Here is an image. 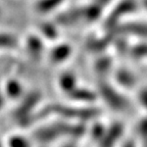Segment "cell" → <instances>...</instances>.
Segmentation results:
<instances>
[{
	"label": "cell",
	"mask_w": 147,
	"mask_h": 147,
	"mask_svg": "<svg viewBox=\"0 0 147 147\" xmlns=\"http://www.w3.org/2000/svg\"><path fill=\"white\" fill-rule=\"evenodd\" d=\"M136 100H137L138 105L144 111V115H147V86L137 88Z\"/></svg>",
	"instance_id": "20"
},
{
	"label": "cell",
	"mask_w": 147,
	"mask_h": 147,
	"mask_svg": "<svg viewBox=\"0 0 147 147\" xmlns=\"http://www.w3.org/2000/svg\"><path fill=\"white\" fill-rule=\"evenodd\" d=\"M2 18V12H1V9H0V18Z\"/></svg>",
	"instance_id": "25"
},
{
	"label": "cell",
	"mask_w": 147,
	"mask_h": 147,
	"mask_svg": "<svg viewBox=\"0 0 147 147\" xmlns=\"http://www.w3.org/2000/svg\"><path fill=\"white\" fill-rule=\"evenodd\" d=\"M0 147H4V144H3L2 140H0Z\"/></svg>",
	"instance_id": "24"
},
{
	"label": "cell",
	"mask_w": 147,
	"mask_h": 147,
	"mask_svg": "<svg viewBox=\"0 0 147 147\" xmlns=\"http://www.w3.org/2000/svg\"><path fill=\"white\" fill-rule=\"evenodd\" d=\"M73 53L71 46L67 43H58L55 44L50 49L48 54V59L51 63L59 64L65 62Z\"/></svg>",
	"instance_id": "9"
},
{
	"label": "cell",
	"mask_w": 147,
	"mask_h": 147,
	"mask_svg": "<svg viewBox=\"0 0 147 147\" xmlns=\"http://www.w3.org/2000/svg\"><path fill=\"white\" fill-rule=\"evenodd\" d=\"M56 85L61 93L67 95L79 86L77 75L73 71H63L57 77Z\"/></svg>",
	"instance_id": "11"
},
{
	"label": "cell",
	"mask_w": 147,
	"mask_h": 147,
	"mask_svg": "<svg viewBox=\"0 0 147 147\" xmlns=\"http://www.w3.org/2000/svg\"><path fill=\"white\" fill-rule=\"evenodd\" d=\"M63 0H38L35 3V9L40 13H48L57 8Z\"/></svg>",
	"instance_id": "14"
},
{
	"label": "cell",
	"mask_w": 147,
	"mask_h": 147,
	"mask_svg": "<svg viewBox=\"0 0 147 147\" xmlns=\"http://www.w3.org/2000/svg\"><path fill=\"white\" fill-rule=\"evenodd\" d=\"M122 92L115 85H110L105 81H101L97 89L98 98L100 97L108 107L115 110H125L128 107V100L124 97Z\"/></svg>",
	"instance_id": "2"
},
{
	"label": "cell",
	"mask_w": 147,
	"mask_h": 147,
	"mask_svg": "<svg viewBox=\"0 0 147 147\" xmlns=\"http://www.w3.org/2000/svg\"><path fill=\"white\" fill-rule=\"evenodd\" d=\"M25 48L30 58L33 60H39L45 50L43 38L38 35H29L25 41Z\"/></svg>",
	"instance_id": "8"
},
{
	"label": "cell",
	"mask_w": 147,
	"mask_h": 147,
	"mask_svg": "<svg viewBox=\"0 0 147 147\" xmlns=\"http://www.w3.org/2000/svg\"><path fill=\"white\" fill-rule=\"evenodd\" d=\"M6 102H7V100H6V98H5V96H4V94L2 93V91H1V89H0V111L4 108V106H5V104H6Z\"/></svg>",
	"instance_id": "22"
},
{
	"label": "cell",
	"mask_w": 147,
	"mask_h": 147,
	"mask_svg": "<svg viewBox=\"0 0 147 147\" xmlns=\"http://www.w3.org/2000/svg\"><path fill=\"white\" fill-rule=\"evenodd\" d=\"M40 36L49 40L56 39V37L58 36L56 27L52 24H42V26L40 27Z\"/></svg>",
	"instance_id": "19"
},
{
	"label": "cell",
	"mask_w": 147,
	"mask_h": 147,
	"mask_svg": "<svg viewBox=\"0 0 147 147\" xmlns=\"http://www.w3.org/2000/svg\"><path fill=\"white\" fill-rule=\"evenodd\" d=\"M0 89L4 94L7 102L18 101L25 95L26 89L24 84L16 77H7L3 80Z\"/></svg>",
	"instance_id": "5"
},
{
	"label": "cell",
	"mask_w": 147,
	"mask_h": 147,
	"mask_svg": "<svg viewBox=\"0 0 147 147\" xmlns=\"http://www.w3.org/2000/svg\"><path fill=\"white\" fill-rule=\"evenodd\" d=\"M42 93L38 90L26 92L25 95L20 100L16 101V106L13 108L11 117L18 121L23 127L29 126L31 119L36 113L38 105L41 103Z\"/></svg>",
	"instance_id": "1"
},
{
	"label": "cell",
	"mask_w": 147,
	"mask_h": 147,
	"mask_svg": "<svg viewBox=\"0 0 147 147\" xmlns=\"http://www.w3.org/2000/svg\"><path fill=\"white\" fill-rule=\"evenodd\" d=\"M16 37L9 33L0 32V51H8L18 47Z\"/></svg>",
	"instance_id": "15"
},
{
	"label": "cell",
	"mask_w": 147,
	"mask_h": 147,
	"mask_svg": "<svg viewBox=\"0 0 147 147\" xmlns=\"http://www.w3.org/2000/svg\"><path fill=\"white\" fill-rule=\"evenodd\" d=\"M117 147H140V146H139V143H138L135 136L126 135Z\"/></svg>",
	"instance_id": "21"
},
{
	"label": "cell",
	"mask_w": 147,
	"mask_h": 147,
	"mask_svg": "<svg viewBox=\"0 0 147 147\" xmlns=\"http://www.w3.org/2000/svg\"><path fill=\"white\" fill-rule=\"evenodd\" d=\"M113 80L117 88L124 91L129 90L132 88H137V79H136L135 74L132 73L129 69L125 67H119V69H113Z\"/></svg>",
	"instance_id": "7"
},
{
	"label": "cell",
	"mask_w": 147,
	"mask_h": 147,
	"mask_svg": "<svg viewBox=\"0 0 147 147\" xmlns=\"http://www.w3.org/2000/svg\"><path fill=\"white\" fill-rule=\"evenodd\" d=\"M4 147H33V139L22 132H11L3 140Z\"/></svg>",
	"instance_id": "12"
},
{
	"label": "cell",
	"mask_w": 147,
	"mask_h": 147,
	"mask_svg": "<svg viewBox=\"0 0 147 147\" xmlns=\"http://www.w3.org/2000/svg\"><path fill=\"white\" fill-rule=\"evenodd\" d=\"M119 31L122 34L141 38L147 41V22H131L119 25Z\"/></svg>",
	"instance_id": "10"
},
{
	"label": "cell",
	"mask_w": 147,
	"mask_h": 147,
	"mask_svg": "<svg viewBox=\"0 0 147 147\" xmlns=\"http://www.w3.org/2000/svg\"><path fill=\"white\" fill-rule=\"evenodd\" d=\"M106 126H107L106 124H101L100 122L94 123V124L92 125V127L90 128V132H89L90 139L92 140V142L98 144L99 141L101 140V138L103 137Z\"/></svg>",
	"instance_id": "17"
},
{
	"label": "cell",
	"mask_w": 147,
	"mask_h": 147,
	"mask_svg": "<svg viewBox=\"0 0 147 147\" xmlns=\"http://www.w3.org/2000/svg\"><path fill=\"white\" fill-rule=\"evenodd\" d=\"M137 139L139 146L147 147V115L141 117L135 126V134H133Z\"/></svg>",
	"instance_id": "13"
},
{
	"label": "cell",
	"mask_w": 147,
	"mask_h": 147,
	"mask_svg": "<svg viewBox=\"0 0 147 147\" xmlns=\"http://www.w3.org/2000/svg\"><path fill=\"white\" fill-rule=\"evenodd\" d=\"M95 71L98 74H107L113 71V60L111 57H100L94 64Z\"/></svg>",
	"instance_id": "16"
},
{
	"label": "cell",
	"mask_w": 147,
	"mask_h": 147,
	"mask_svg": "<svg viewBox=\"0 0 147 147\" xmlns=\"http://www.w3.org/2000/svg\"><path fill=\"white\" fill-rule=\"evenodd\" d=\"M67 96L77 105L83 106H91L98 100L97 91L86 87H81V86H78Z\"/></svg>",
	"instance_id": "6"
},
{
	"label": "cell",
	"mask_w": 147,
	"mask_h": 147,
	"mask_svg": "<svg viewBox=\"0 0 147 147\" xmlns=\"http://www.w3.org/2000/svg\"><path fill=\"white\" fill-rule=\"evenodd\" d=\"M143 6H144L145 9L147 10V0H143Z\"/></svg>",
	"instance_id": "23"
},
{
	"label": "cell",
	"mask_w": 147,
	"mask_h": 147,
	"mask_svg": "<svg viewBox=\"0 0 147 147\" xmlns=\"http://www.w3.org/2000/svg\"><path fill=\"white\" fill-rule=\"evenodd\" d=\"M137 9V2L135 0H122L117 4V6L109 12L105 18V27L107 29H115L119 26L122 18L133 13Z\"/></svg>",
	"instance_id": "3"
},
{
	"label": "cell",
	"mask_w": 147,
	"mask_h": 147,
	"mask_svg": "<svg viewBox=\"0 0 147 147\" xmlns=\"http://www.w3.org/2000/svg\"><path fill=\"white\" fill-rule=\"evenodd\" d=\"M130 52L137 59L147 61V42H141L130 48Z\"/></svg>",
	"instance_id": "18"
},
{
	"label": "cell",
	"mask_w": 147,
	"mask_h": 147,
	"mask_svg": "<svg viewBox=\"0 0 147 147\" xmlns=\"http://www.w3.org/2000/svg\"><path fill=\"white\" fill-rule=\"evenodd\" d=\"M126 136V128L122 122H113L107 125L98 147H117Z\"/></svg>",
	"instance_id": "4"
}]
</instances>
